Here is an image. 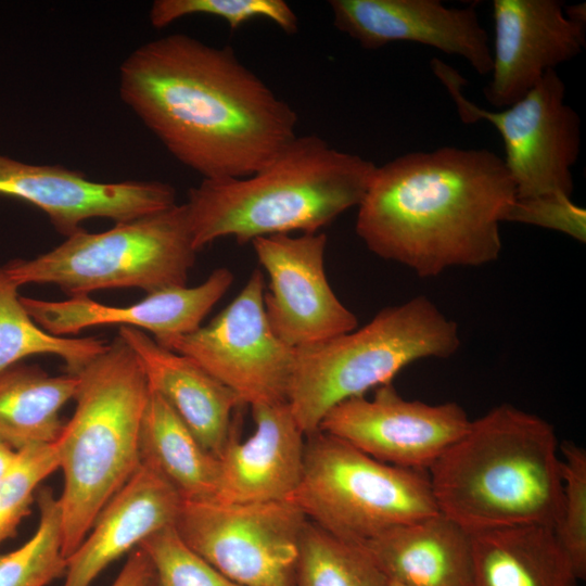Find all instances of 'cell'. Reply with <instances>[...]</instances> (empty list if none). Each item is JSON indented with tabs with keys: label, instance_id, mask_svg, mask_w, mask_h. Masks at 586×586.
Returning a JSON list of instances; mask_svg holds the SVG:
<instances>
[{
	"label": "cell",
	"instance_id": "obj_1",
	"mask_svg": "<svg viewBox=\"0 0 586 586\" xmlns=\"http://www.w3.org/2000/svg\"><path fill=\"white\" fill-rule=\"evenodd\" d=\"M119 95L203 179L243 178L296 137L297 115L231 47L184 34L150 40L119 66Z\"/></svg>",
	"mask_w": 586,
	"mask_h": 586
},
{
	"label": "cell",
	"instance_id": "obj_2",
	"mask_svg": "<svg viewBox=\"0 0 586 586\" xmlns=\"http://www.w3.org/2000/svg\"><path fill=\"white\" fill-rule=\"evenodd\" d=\"M515 199L502 157L489 150L409 152L377 166L355 229L379 257L435 277L495 262L499 226Z\"/></svg>",
	"mask_w": 586,
	"mask_h": 586
},
{
	"label": "cell",
	"instance_id": "obj_3",
	"mask_svg": "<svg viewBox=\"0 0 586 586\" xmlns=\"http://www.w3.org/2000/svg\"><path fill=\"white\" fill-rule=\"evenodd\" d=\"M438 511L468 532L555 527L562 504L560 444L537 415L501 404L471 420L428 469Z\"/></svg>",
	"mask_w": 586,
	"mask_h": 586
},
{
	"label": "cell",
	"instance_id": "obj_4",
	"mask_svg": "<svg viewBox=\"0 0 586 586\" xmlns=\"http://www.w3.org/2000/svg\"><path fill=\"white\" fill-rule=\"evenodd\" d=\"M377 165L332 148L316 135L296 136L260 170L243 178L203 179L184 203L196 251L232 237L316 233L361 202Z\"/></svg>",
	"mask_w": 586,
	"mask_h": 586
},
{
	"label": "cell",
	"instance_id": "obj_5",
	"mask_svg": "<svg viewBox=\"0 0 586 586\" xmlns=\"http://www.w3.org/2000/svg\"><path fill=\"white\" fill-rule=\"evenodd\" d=\"M76 408L54 442L63 491V555L141 466L139 434L150 388L133 349L117 336L77 374Z\"/></svg>",
	"mask_w": 586,
	"mask_h": 586
},
{
	"label": "cell",
	"instance_id": "obj_6",
	"mask_svg": "<svg viewBox=\"0 0 586 586\" xmlns=\"http://www.w3.org/2000/svg\"><path fill=\"white\" fill-rule=\"evenodd\" d=\"M460 347L457 323L426 296L380 310L361 328L296 348L286 403L305 436L335 405L392 383L406 366L448 358Z\"/></svg>",
	"mask_w": 586,
	"mask_h": 586
},
{
	"label": "cell",
	"instance_id": "obj_7",
	"mask_svg": "<svg viewBox=\"0 0 586 586\" xmlns=\"http://www.w3.org/2000/svg\"><path fill=\"white\" fill-rule=\"evenodd\" d=\"M196 252L183 203L102 232L82 229L35 258L11 259L3 269L18 288L54 284L69 297L122 288L150 294L187 285Z\"/></svg>",
	"mask_w": 586,
	"mask_h": 586
},
{
	"label": "cell",
	"instance_id": "obj_8",
	"mask_svg": "<svg viewBox=\"0 0 586 586\" xmlns=\"http://www.w3.org/2000/svg\"><path fill=\"white\" fill-rule=\"evenodd\" d=\"M292 500L311 523L358 546L440 512L428 471L379 461L322 431L306 436L302 479Z\"/></svg>",
	"mask_w": 586,
	"mask_h": 586
},
{
	"label": "cell",
	"instance_id": "obj_9",
	"mask_svg": "<svg viewBox=\"0 0 586 586\" xmlns=\"http://www.w3.org/2000/svg\"><path fill=\"white\" fill-rule=\"evenodd\" d=\"M431 67L454 100L466 124L491 123L505 145V165L514 182L517 198L561 192L572 195V167L582 143L581 118L565 103V85L556 69L545 73L538 84L513 104L488 111L462 93L467 80L438 59Z\"/></svg>",
	"mask_w": 586,
	"mask_h": 586
},
{
	"label": "cell",
	"instance_id": "obj_10",
	"mask_svg": "<svg viewBox=\"0 0 586 586\" xmlns=\"http://www.w3.org/2000/svg\"><path fill=\"white\" fill-rule=\"evenodd\" d=\"M307 522L293 500H183L175 526L190 548L238 586H295Z\"/></svg>",
	"mask_w": 586,
	"mask_h": 586
},
{
	"label": "cell",
	"instance_id": "obj_11",
	"mask_svg": "<svg viewBox=\"0 0 586 586\" xmlns=\"http://www.w3.org/2000/svg\"><path fill=\"white\" fill-rule=\"evenodd\" d=\"M259 269L208 324L160 345L188 356L232 390L243 405L286 403L295 349L272 331Z\"/></svg>",
	"mask_w": 586,
	"mask_h": 586
},
{
	"label": "cell",
	"instance_id": "obj_12",
	"mask_svg": "<svg viewBox=\"0 0 586 586\" xmlns=\"http://www.w3.org/2000/svg\"><path fill=\"white\" fill-rule=\"evenodd\" d=\"M374 390L371 399L364 395L335 405L318 431L379 461L428 471L470 425L471 420L457 403L407 400L392 383Z\"/></svg>",
	"mask_w": 586,
	"mask_h": 586
},
{
	"label": "cell",
	"instance_id": "obj_13",
	"mask_svg": "<svg viewBox=\"0 0 586 586\" xmlns=\"http://www.w3.org/2000/svg\"><path fill=\"white\" fill-rule=\"evenodd\" d=\"M268 277L264 308L273 333L296 349L358 328L354 313L342 304L324 271L323 232L275 234L252 242Z\"/></svg>",
	"mask_w": 586,
	"mask_h": 586
},
{
	"label": "cell",
	"instance_id": "obj_14",
	"mask_svg": "<svg viewBox=\"0 0 586 586\" xmlns=\"http://www.w3.org/2000/svg\"><path fill=\"white\" fill-rule=\"evenodd\" d=\"M0 195L40 208L65 238L82 230L90 218L118 224L176 204L175 189L165 182H99L63 166L27 164L1 154Z\"/></svg>",
	"mask_w": 586,
	"mask_h": 586
},
{
	"label": "cell",
	"instance_id": "obj_15",
	"mask_svg": "<svg viewBox=\"0 0 586 586\" xmlns=\"http://www.w3.org/2000/svg\"><path fill=\"white\" fill-rule=\"evenodd\" d=\"M492 78L483 94L495 109L524 97L545 73L585 48V24L571 21L559 0H494Z\"/></svg>",
	"mask_w": 586,
	"mask_h": 586
},
{
	"label": "cell",
	"instance_id": "obj_16",
	"mask_svg": "<svg viewBox=\"0 0 586 586\" xmlns=\"http://www.w3.org/2000/svg\"><path fill=\"white\" fill-rule=\"evenodd\" d=\"M329 5L334 26L364 49L416 42L463 58L482 76L491 74L492 48L475 4L448 8L438 0H331Z\"/></svg>",
	"mask_w": 586,
	"mask_h": 586
},
{
	"label": "cell",
	"instance_id": "obj_17",
	"mask_svg": "<svg viewBox=\"0 0 586 586\" xmlns=\"http://www.w3.org/2000/svg\"><path fill=\"white\" fill-rule=\"evenodd\" d=\"M234 280L225 267L196 286H174L146 294L129 306H110L89 296L43 301L20 296L31 319L47 332L67 336L97 326L117 324L148 330L156 342L190 333L226 294Z\"/></svg>",
	"mask_w": 586,
	"mask_h": 586
},
{
	"label": "cell",
	"instance_id": "obj_18",
	"mask_svg": "<svg viewBox=\"0 0 586 586\" xmlns=\"http://www.w3.org/2000/svg\"><path fill=\"white\" fill-rule=\"evenodd\" d=\"M251 408L254 432L240 442L234 428L219 458L213 500L222 504L292 500L302 479L306 436L288 403Z\"/></svg>",
	"mask_w": 586,
	"mask_h": 586
},
{
	"label": "cell",
	"instance_id": "obj_19",
	"mask_svg": "<svg viewBox=\"0 0 586 586\" xmlns=\"http://www.w3.org/2000/svg\"><path fill=\"white\" fill-rule=\"evenodd\" d=\"M182 504V497L161 474L141 463L67 558L63 586H90L113 561L153 533L175 525Z\"/></svg>",
	"mask_w": 586,
	"mask_h": 586
},
{
	"label": "cell",
	"instance_id": "obj_20",
	"mask_svg": "<svg viewBox=\"0 0 586 586\" xmlns=\"http://www.w3.org/2000/svg\"><path fill=\"white\" fill-rule=\"evenodd\" d=\"M118 335L133 349L150 390L160 394L201 446L217 459L235 428L243 406L238 395L182 354L160 345L142 330L119 327Z\"/></svg>",
	"mask_w": 586,
	"mask_h": 586
},
{
	"label": "cell",
	"instance_id": "obj_21",
	"mask_svg": "<svg viewBox=\"0 0 586 586\" xmlns=\"http://www.w3.org/2000/svg\"><path fill=\"white\" fill-rule=\"evenodd\" d=\"M359 546L390 581L470 586V533L441 512L393 526Z\"/></svg>",
	"mask_w": 586,
	"mask_h": 586
},
{
	"label": "cell",
	"instance_id": "obj_22",
	"mask_svg": "<svg viewBox=\"0 0 586 586\" xmlns=\"http://www.w3.org/2000/svg\"><path fill=\"white\" fill-rule=\"evenodd\" d=\"M470 533V586H576L552 527L515 525Z\"/></svg>",
	"mask_w": 586,
	"mask_h": 586
},
{
	"label": "cell",
	"instance_id": "obj_23",
	"mask_svg": "<svg viewBox=\"0 0 586 586\" xmlns=\"http://www.w3.org/2000/svg\"><path fill=\"white\" fill-rule=\"evenodd\" d=\"M139 454L141 463L161 474L184 501L214 499L219 459L201 446L168 403L152 390L141 420Z\"/></svg>",
	"mask_w": 586,
	"mask_h": 586
},
{
	"label": "cell",
	"instance_id": "obj_24",
	"mask_svg": "<svg viewBox=\"0 0 586 586\" xmlns=\"http://www.w3.org/2000/svg\"><path fill=\"white\" fill-rule=\"evenodd\" d=\"M78 377L50 375L17 362L0 372V437L14 449L54 443L64 423L62 407L75 398Z\"/></svg>",
	"mask_w": 586,
	"mask_h": 586
},
{
	"label": "cell",
	"instance_id": "obj_25",
	"mask_svg": "<svg viewBox=\"0 0 586 586\" xmlns=\"http://www.w3.org/2000/svg\"><path fill=\"white\" fill-rule=\"evenodd\" d=\"M17 289L0 266V372L28 356L55 355L67 373L77 374L106 349L109 343L95 336H59L40 328L21 303Z\"/></svg>",
	"mask_w": 586,
	"mask_h": 586
},
{
	"label": "cell",
	"instance_id": "obj_26",
	"mask_svg": "<svg viewBox=\"0 0 586 586\" xmlns=\"http://www.w3.org/2000/svg\"><path fill=\"white\" fill-rule=\"evenodd\" d=\"M295 586H388V578L360 546L335 538L308 520Z\"/></svg>",
	"mask_w": 586,
	"mask_h": 586
},
{
	"label": "cell",
	"instance_id": "obj_27",
	"mask_svg": "<svg viewBox=\"0 0 586 586\" xmlns=\"http://www.w3.org/2000/svg\"><path fill=\"white\" fill-rule=\"evenodd\" d=\"M39 523L34 535L20 548L0 553V586H47L65 574L62 514L50 487L37 489Z\"/></svg>",
	"mask_w": 586,
	"mask_h": 586
},
{
	"label": "cell",
	"instance_id": "obj_28",
	"mask_svg": "<svg viewBox=\"0 0 586 586\" xmlns=\"http://www.w3.org/2000/svg\"><path fill=\"white\" fill-rule=\"evenodd\" d=\"M194 14L217 16L227 22L231 30L256 17L275 23L286 34H294L298 20L291 7L282 0H155L149 18L156 28Z\"/></svg>",
	"mask_w": 586,
	"mask_h": 586
},
{
	"label": "cell",
	"instance_id": "obj_29",
	"mask_svg": "<svg viewBox=\"0 0 586 586\" xmlns=\"http://www.w3.org/2000/svg\"><path fill=\"white\" fill-rule=\"evenodd\" d=\"M562 504L553 527L578 579L586 576V450L572 442L560 444Z\"/></svg>",
	"mask_w": 586,
	"mask_h": 586
},
{
	"label": "cell",
	"instance_id": "obj_30",
	"mask_svg": "<svg viewBox=\"0 0 586 586\" xmlns=\"http://www.w3.org/2000/svg\"><path fill=\"white\" fill-rule=\"evenodd\" d=\"M59 470L54 443L22 448L9 473L0 482V544L14 537L30 512L42 481Z\"/></svg>",
	"mask_w": 586,
	"mask_h": 586
},
{
	"label": "cell",
	"instance_id": "obj_31",
	"mask_svg": "<svg viewBox=\"0 0 586 586\" xmlns=\"http://www.w3.org/2000/svg\"><path fill=\"white\" fill-rule=\"evenodd\" d=\"M138 547L153 565L155 586H238L190 548L175 525L153 533Z\"/></svg>",
	"mask_w": 586,
	"mask_h": 586
},
{
	"label": "cell",
	"instance_id": "obj_32",
	"mask_svg": "<svg viewBox=\"0 0 586 586\" xmlns=\"http://www.w3.org/2000/svg\"><path fill=\"white\" fill-rule=\"evenodd\" d=\"M504 221L542 227L562 232L581 243L586 241L585 208L561 192L517 198Z\"/></svg>",
	"mask_w": 586,
	"mask_h": 586
},
{
	"label": "cell",
	"instance_id": "obj_33",
	"mask_svg": "<svg viewBox=\"0 0 586 586\" xmlns=\"http://www.w3.org/2000/svg\"><path fill=\"white\" fill-rule=\"evenodd\" d=\"M112 586H155V573L146 553L132 550Z\"/></svg>",
	"mask_w": 586,
	"mask_h": 586
},
{
	"label": "cell",
	"instance_id": "obj_34",
	"mask_svg": "<svg viewBox=\"0 0 586 586\" xmlns=\"http://www.w3.org/2000/svg\"><path fill=\"white\" fill-rule=\"evenodd\" d=\"M17 453L18 450L14 449L0 437V482L5 477L14 464Z\"/></svg>",
	"mask_w": 586,
	"mask_h": 586
},
{
	"label": "cell",
	"instance_id": "obj_35",
	"mask_svg": "<svg viewBox=\"0 0 586 586\" xmlns=\"http://www.w3.org/2000/svg\"><path fill=\"white\" fill-rule=\"evenodd\" d=\"M564 13L568 18L575 23L585 24L586 25V4L585 3H577V4H564Z\"/></svg>",
	"mask_w": 586,
	"mask_h": 586
},
{
	"label": "cell",
	"instance_id": "obj_36",
	"mask_svg": "<svg viewBox=\"0 0 586 586\" xmlns=\"http://www.w3.org/2000/svg\"><path fill=\"white\" fill-rule=\"evenodd\" d=\"M388 586H407V585H404V584H400L398 582L388 579Z\"/></svg>",
	"mask_w": 586,
	"mask_h": 586
}]
</instances>
